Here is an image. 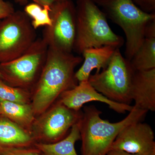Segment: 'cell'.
Returning <instances> with one entry per match:
<instances>
[{
	"label": "cell",
	"instance_id": "obj_28",
	"mask_svg": "<svg viewBox=\"0 0 155 155\" xmlns=\"http://www.w3.org/2000/svg\"><path fill=\"white\" fill-rule=\"evenodd\" d=\"M153 155H155V153H154L153 154Z\"/></svg>",
	"mask_w": 155,
	"mask_h": 155
},
{
	"label": "cell",
	"instance_id": "obj_13",
	"mask_svg": "<svg viewBox=\"0 0 155 155\" xmlns=\"http://www.w3.org/2000/svg\"><path fill=\"white\" fill-rule=\"evenodd\" d=\"M117 48L112 46H103L97 48H89L84 50L81 54L83 63L75 72L78 82L88 81L93 70L96 69V73L105 69Z\"/></svg>",
	"mask_w": 155,
	"mask_h": 155
},
{
	"label": "cell",
	"instance_id": "obj_2",
	"mask_svg": "<svg viewBox=\"0 0 155 155\" xmlns=\"http://www.w3.org/2000/svg\"><path fill=\"white\" fill-rule=\"evenodd\" d=\"M147 112L133 106L124 119L111 123L101 118L102 113L95 106H85L77 122L82 155H107L119 132L127 125L143 120Z\"/></svg>",
	"mask_w": 155,
	"mask_h": 155
},
{
	"label": "cell",
	"instance_id": "obj_22",
	"mask_svg": "<svg viewBox=\"0 0 155 155\" xmlns=\"http://www.w3.org/2000/svg\"><path fill=\"white\" fill-rule=\"evenodd\" d=\"M15 11L12 3L5 0H0V19L8 17Z\"/></svg>",
	"mask_w": 155,
	"mask_h": 155
},
{
	"label": "cell",
	"instance_id": "obj_23",
	"mask_svg": "<svg viewBox=\"0 0 155 155\" xmlns=\"http://www.w3.org/2000/svg\"><path fill=\"white\" fill-rule=\"evenodd\" d=\"M145 38H155V20L147 24L144 30Z\"/></svg>",
	"mask_w": 155,
	"mask_h": 155
},
{
	"label": "cell",
	"instance_id": "obj_4",
	"mask_svg": "<svg viewBox=\"0 0 155 155\" xmlns=\"http://www.w3.org/2000/svg\"><path fill=\"white\" fill-rule=\"evenodd\" d=\"M107 18L120 26L126 38L125 58L130 61L145 39L148 23L155 20V13H146L132 0H94Z\"/></svg>",
	"mask_w": 155,
	"mask_h": 155
},
{
	"label": "cell",
	"instance_id": "obj_17",
	"mask_svg": "<svg viewBox=\"0 0 155 155\" xmlns=\"http://www.w3.org/2000/svg\"><path fill=\"white\" fill-rule=\"evenodd\" d=\"M134 71H146L155 68V38H145L129 61Z\"/></svg>",
	"mask_w": 155,
	"mask_h": 155
},
{
	"label": "cell",
	"instance_id": "obj_10",
	"mask_svg": "<svg viewBox=\"0 0 155 155\" xmlns=\"http://www.w3.org/2000/svg\"><path fill=\"white\" fill-rule=\"evenodd\" d=\"M154 133L150 125L141 121L127 125L119 132L111 150L140 155L155 153Z\"/></svg>",
	"mask_w": 155,
	"mask_h": 155
},
{
	"label": "cell",
	"instance_id": "obj_6",
	"mask_svg": "<svg viewBox=\"0 0 155 155\" xmlns=\"http://www.w3.org/2000/svg\"><path fill=\"white\" fill-rule=\"evenodd\" d=\"M48 46L37 38L24 54L13 61L0 64L2 79L10 86L26 89L38 80L47 57Z\"/></svg>",
	"mask_w": 155,
	"mask_h": 155
},
{
	"label": "cell",
	"instance_id": "obj_21",
	"mask_svg": "<svg viewBox=\"0 0 155 155\" xmlns=\"http://www.w3.org/2000/svg\"><path fill=\"white\" fill-rule=\"evenodd\" d=\"M136 5L146 13H155V0H132Z\"/></svg>",
	"mask_w": 155,
	"mask_h": 155
},
{
	"label": "cell",
	"instance_id": "obj_3",
	"mask_svg": "<svg viewBox=\"0 0 155 155\" xmlns=\"http://www.w3.org/2000/svg\"><path fill=\"white\" fill-rule=\"evenodd\" d=\"M76 34L73 51L81 55L89 48L112 46L120 49L125 41L114 33L105 14L94 0H77Z\"/></svg>",
	"mask_w": 155,
	"mask_h": 155
},
{
	"label": "cell",
	"instance_id": "obj_24",
	"mask_svg": "<svg viewBox=\"0 0 155 155\" xmlns=\"http://www.w3.org/2000/svg\"><path fill=\"white\" fill-rule=\"evenodd\" d=\"M14 1L16 2L19 3L20 5H24L27 2L28 0H14ZM31 1H33L34 3H37L43 7L44 6L51 7L52 5L56 2V0H31Z\"/></svg>",
	"mask_w": 155,
	"mask_h": 155
},
{
	"label": "cell",
	"instance_id": "obj_26",
	"mask_svg": "<svg viewBox=\"0 0 155 155\" xmlns=\"http://www.w3.org/2000/svg\"><path fill=\"white\" fill-rule=\"evenodd\" d=\"M67 1V0H56L57 2H64V1Z\"/></svg>",
	"mask_w": 155,
	"mask_h": 155
},
{
	"label": "cell",
	"instance_id": "obj_7",
	"mask_svg": "<svg viewBox=\"0 0 155 155\" xmlns=\"http://www.w3.org/2000/svg\"><path fill=\"white\" fill-rule=\"evenodd\" d=\"M36 39V30L24 11L0 19V64L22 55Z\"/></svg>",
	"mask_w": 155,
	"mask_h": 155
},
{
	"label": "cell",
	"instance_id": "obj_27",
	"mask_svg": "<svg viewBox=\"0 0 155 155\" xmlns=\"http://www.w3.org/2000/svg\"><path fill=\"white\" fill-rule=\"evenodd\" d=\"M2 74H1V72H0V78H1V79H2Z\"/></svg>",
	"mask_w": 155,
	"mask_h": 155
},
{
	"label": "cell",
	"instance_id": "obj_1",
	"mask_svg": "<svg viewBox=\"0 0 155 155\" xmlns=\"http://www.w3.org/2000/svg\"><path fill=\"white\" fill-rule=\"evenodd\" d=\"M83 61L72 53L48 48L44 66L33 87L31 105L35 115L44 113L63 93L77 85L75 69Z\"/></svg>",
	"mask_w": 155,
	"mask_h": 155
},
{
	"label": "cell",
	"instance_id": "obj_11",
	"mask_svg": "<svg viewBox=\"0 0 155 155\" xmlns=\"http://www.w3.org/2000/svg\"><path fill=\"white\" fill-rule=\"evenodd\" d=\"M60 96V102L69 109L76 111H80L84 104L91 101L105 104L119 114L130 112L133 108V106L115 102L109 100L95 89L88 81L79 82L74 88L64 92Z\"/></svg>",
	"mask_w": 155,
	"mask_h": 155
},
{
	"label": "cell",
	"instance_id": "obj_14",
	"mask_svg": "<svg viewBox=\"0 0 155 155\" xmlns=\"http://www.w3.org/2000/svg\"><path fill=\"white\" fill-rule=\"evenodd\" d=\"M32 137L23 127L0 116V147H21L30 144Z\"/></svg>",
	"mask_w": 155,
	"mask_h": 155
},
{
	"label": "cell",
	"instance_id": "obj_5",
	"mask_svg": "<svg viewBox=\"0 0 155 155\" xmlns=\"http://www.w3.org/2000/svg\"><path fill=\"white\" fill-rule=\"evenodd\" d=\"M134 71L130 62L117 48L105 69L91 75L88 81L97 91L115 102L130 105L131 81Z\"/></svg>",
	"mask_w": 155,
	"mask_h": 155
},
{
	"label": "cell",
	"instance_id": "obj_18",
	"mask_svg": "<svg viewBox=\"0 0 155 155\" xmlns=\"http://www.w3.org/2000/svg\"><path fill=\"white\" fill-rule=\"evenodd\" d=\"M51 7H43L35 3L28 4L25 6L24 12L31 18V24L35 30L41 26H49L51 20L50 15Z\"/></svg>",
	"mask_w": 155,
	"mask_h": 155
},
{
	"label": "cell",
	"instance_id": "obj_15",
	"mask_svg": "<svg viewBox=\"0 0 155 155\" xmlns=\"http://www.w3.org/2000/svg\"><path fill=\"white\" fill-rule=\"evenodd\" d=\"M34 115L32 106L28 104L0 102V116L10 119L23 128H28L33 123Z\"/></svg>",
	"mask_w": 155,
	"mask_h": 155
},
{
	"label": "cell",
	"instance_id": "obj_25",
	"mask_svg": "<svg viewBox=\"0 0 155 155\" xmlns=\"http://www.w3.org/2000/svg\"><path fill=\"white\" fill-rule=\"evenodd\" d=\"M107 155H140L137 154L130 153L124 151L120 150H111L109 151Z\"/></svg>",
	"mask_w": 155,
	"mask_h": 155
},
{
	"label": "cell",
	"instance_id": "obj_12",
	"mask_svg": "<svg viewBox=\"0 0 155 155\" xmlns=\"http://www.w3.org/2000/svg\"><path fill=\"white\" fill-rule=\"evenodd\" d=\"M130 94L134 107L155 111V68L146 71H134L131 81Z\"/></svg>",
	"mask_w": 155,
	"mask_h": 155
},
{
	"label": "cell",
	"instance_id": "obj_20",
	"mask_svg": "<svg viewBox=\"0 0 155 155\" xmlns=\"http://www.w3.org/2000/svg\"><path fill=\"white\" fill-rule=\"evenodd\" d=\"M0 155H41L37 151L20 147H0Z\"/></svg>",
	"mask_w": 155,
	"mask_h": 155
},
{
	"label": "cell",
	"instance_id": "obj_19",
	"mask_svg": "<svg viewBox=\"0 0 155 155\" xmlns=\"http://www.w3.org/2000/svg\"><path fill=\"white\" fill-rule=\"evenodd\" d=\"M29 94L26 89L10 86L0 78V102L28 104Z\"/></svg>",
	"mask_w": 155,
	"mask_h": 155
},
{
	"label": "cell",
	"instance_id": "obj_16",
	"mask_svg": "<svg viewBox=\"0 0 155 155\" xmlns=\"http://www.w3.org/2000/svg\"><path fill=\"white\" fill-rule=\"evenodd\" d=\"M77 122L72 126L69 135L64 139L55 143L37 144L38 149L43 155H78L75 143L81 139V137Z\"/></svg>",
	"mask_w": 155,
	"mask_h": 155
},
{
	"label": "cell",
	"instance_id": "obj_8",
	"mask_svg": "<svg viewBox=\"0 0 155 155\" xmlns=\"http://www.w3.org/2000/svg\"><path fill=\"white\" fill-rule=\"evenodd\" d=\"M50 15L51 25L45 27L41 38L48 48L72 53L76 34L75 4L72 0L56 1L51 7Z\"/></svg>",
	"mask_w": 155,
	"mask_h": 155
},
{
	"label": "cell",
	"instance_id": "obj_9",
	"mask_svg": "<svg viewBox=\"0 0 155 155\" xmlns=\"http://www.w3.org/2000/svg\"><path fill=\"white\" fill-rule=\"evenodd\" d=\"M35 128L38 135L51 141H58L78 122L82 112L69 109L60 101L43 114Z\"/></svg>",
	"mask_w": 155,
	"mask_h": 155
}]
</instances>
